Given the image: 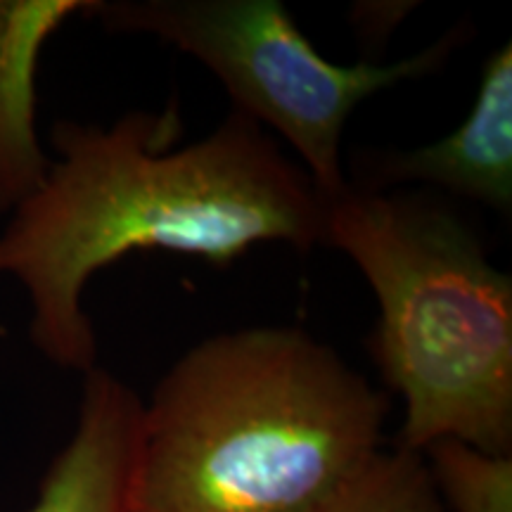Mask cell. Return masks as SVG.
Instances as JSON below:
<instances>
[{
    "label": "cell",
    "mask_w": 512,
    "mask_h": 512,
    "mask_svg": "<svg viewBox=\"0 0 512 512\" xmlns=\"http://www.w3.org/2000/svg\"><path fill=\"white\" fill-rule=\"evenodd\" d=\"M178 107L126 112L110 126L57 121L46 181L0 230V278L31 306L29 339L62 370L98 366L83 309L91 278L133 252L226 268L261 242L323 245L328 197L271 133L233 112L176 145Z\"/></svg>",
    "instance_id": "obj_1"
},
{
    "label": "cell",
    "mask_w": 512,
    "mask_h": 512,
    "mask_svg": "<svg viewBox=\"0 0 512 512\" xmlns=\"http://www.w3.org/2000/svg\"><path fill=\"white\" fill-rule=\"evenodd\" d=\"M389 399L294 325L219 332L140 411L133 512H304L382 451Z\"/></svg>",
    "instance_id": "obj_2"
},
{
    "label": "cell",
    "mask_w": 512,
    "mask_h": 512,
    "mask_svg": "<svg viewBox=\"0 0 512 512\" xmlns=\"http://www.w3.org/2000/svg\"><path fill=\"white\" fill-rule=\"evenodd\" d=\"M323 245L380 304L368 354L403 401L399 448L456 439L512 456V278L477 230L422 192L347 183L328 200Z\"/></svg>",
    "instance_id": "obj_3"
},
{
    "label": "cell",
    "mask_w": 512,
    "mask_h": 512,
    "mask_svg": "<svg viewBox=\"0 0 512 512\" xmlns=\"http://www.w3.org/2000/svg\"><path fill=\"white\" fill-rule=\"evenodd\" d=\"M88 17L114 34L152 36L195 57L245 114L297 152L325 197L347 188L342 136L363 100L444 67L465 29L380 64L325 60L280 0H95Z\"/></svg>",
    "instance_id": "obj_4"
},
{
    "label": "cell",
    "mask_w": 512,
    "mask_h": 512,
    "mask_svg": "<svg viewBox=\"0 0 512 512\" xmlns=\"http://www.w3.org/2000/svg\"><path fill=\"white\" fill-rule=\"evenodd\" d=\"M368 190L427 185L510 216L512 211V46L496 48L482 64L472 110L444 138L411 150L373 155L358 164Z\"/></svg>",
    "instance_id": "obj_5"
},
{
    "label": "cell",
    "mask_w": 512,
    "mask_h": 512,
    "mask_svg": "<svg viewBox=\"0 0 512 512\" xmlns=\"http://www.w3.org/2000/svg\"><path fill=\"white\" fill-rule=\"evenodd\" d=\"M143 401L95 366L83 375L76 427L50 463L29 512H133Z\"/></svg>",
    "instance_id": "obj_6"
},
{
    "label": "cell",
    "mask_w": 512,
    "mask_h": 512,
    "mask_svg": "<svg viewBox=\"0 0 512 512\" xmlns=\"http://www.w3.org/2000/svg\"><path fill=\"white\" fill-rule=\"evenodd\" d=\"M95 0H0V214H12L46 181L36 128V72L43 48Z\"/></svg>",
    "instance_id": "obj_7"
},
{
    "label": "cell",
    "mask_w": 512,
    "mask_h": 512,
    "mask_svg": "<svg viewBox=\"0 0 512 512\" xmlns=\"http://www.w3.org/2000/svg\"><path fill=\"white\" fill-rule=\"evenodd\" d=\"M304 512H446L422 453L382 451L335 494Z\"/></svg>",
    "instance_id": "obj_8"
},
{
    "label": "cell",
    "mask_w": 512,
    "mask_h": 512,
    "mask_svg": "<svg viewBox=\"0 0 512 512\" xmlns=\"http://www.w3.org/2000/svg\"><path fill=\"white\" fill-rule=\"evenodd\" d=\"M434 489L451 512H512V456H491L456 439L422 451Z\"/></svg>",
    "instance_id": "obj_9"
},
{
    "label": "cell",
    "mask_w": 512,
    "mask_h": 512,
    "mask_svg": "<svg viewBox=\"0 0 512 512\" xmlns=\"http://www.w3.org/2000/svg\"><path fill=\"white\" fill-rule=\"evenodd\" d=\"M411 8H415V3H356L351 12L354 29L363 41L377 48L399 27Z\"/></svg>",
    "instance_id": "obj_10"
}]
</instances>
